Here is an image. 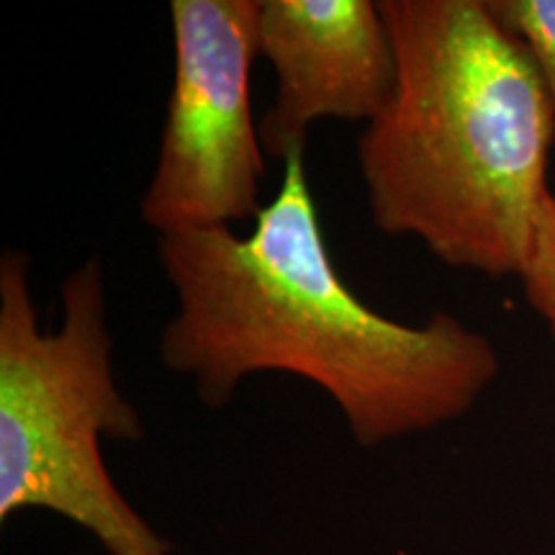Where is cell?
Wrapping results in <instances>:
<instances>
[{
    "instance_id": "obj_1",
    "label": "cell",
    "mask_w": 555,
    "mask_h": 555,
    "mask_svg": "<svg viewBox=\"0 0 555 555\" xmlns=\"http://www.w3.org/2000/svg\"><path fill=\"white\" fill-rule=\"evenodd\" d=\"M178 309L159 337L172 373L219 409L253 373H294L324 388L358 446L448 425L499 376L491 339L453 314L404 324L345 283L324 240L301 155L249 234L232 227L159 237Z\"/></svg>"
},
{
    "instance_id": "obj_2",
    "label": "cell",
    "mask_w": 555,
    "mask_h": 555,
    "mask_svg": "<svg viewBox=\"0 0 555 555\" xmlns=\"http://www.w3.org/2000/svg\"><path fill=\"white\" fill-rule=\"evenodd\" d=\"M397 88L358 139L373 224L450 268L522 275L553 191L555 111L486 0H380Z\"/></svg>"
},
{
    "instance_id": "obj_3",
    "label": "cell",
    "mask_w": 555,
    "mask_h": 555,
    "mask_svg": "<svg viewBox=\"0 0 555 555\" xmlns=\"http://www.w3.org/2000/svg\"><path fill=\"white\" fill-rule=\"evenodd\" d=\"M101 260L62 283V327L41 332L31 258H0V517L50 509L108 555H172L108 476L101 437L137 442L144 427L116 386Z\"/></svg>"
},
{
    "instance_id": "obj_4",
    "label": "cell",
    "mask_w": 555,
    "mask_h": 555,
    "mask_svg": "<svg viewBox=\"0 0 555 555\" xmlns=\"http://www.w3.org/2000/svg\"><path fill=\"white\" fill-rule=\"evenodd\" d=\"M176 69L155 172L139 214L159 237L258 217L266 176L249 106L260 0H172Z\"/></svg>"
},
{
    "instance_id": "obj_5",
    "label": "cell",
    "mask_w": 555,
    "mask_h": 555,
    "mask_svg": "<svg viewBox=\"0 0 555 555\" xmlns=\"http://www.w3.org/2000/svg\"><path fill=\"white\" fill-rule=\"evenodd\" d=\"M260 57L275 73L260 142L283 163L301 155L311 124H371L397 88V52L373 0H260Z\"/></svg>"
},
{
    "instance_id": "obj_6",
    "label": "cell",
    "mask_w": 555,
    "mask_h": 555,
    "mask_svg": "<svg viewBox=\"0 0 555 555\" xmlns=\"http://www.w3.org/2000/svg\"><path fill=\"white\" fill-rule=\"evenodd\" d=\"M486 3L532 54L555 111V0H486Z\"/></svg>"
},
{
    "instance_id": "obj_7",
    "label": "cell",
    "mask_w": 555,
    "mask_h": 555,
    "mask_svg": "<svg viewBox=\"0 0 555 555\" xmlns=\"http://www.w3.org/2000/svg\"><path fill=\"white\" fill-rule=\"evenodd\" d=\"M519 281H522L527 304L543 319L555 343V193L543 208L535 245Z\"/></svg>"
}]
</instances>
